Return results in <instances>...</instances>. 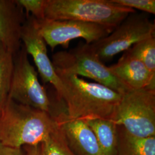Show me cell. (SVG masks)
Here are the masks:
<instances>
[{
  "label": "cell",
  "mask_w": 155,
  "mask_h": 155,
  "mask_svg": "<svg viewBox=\"0 0 155 155\" xmlns=\"http://www.w3.org/2000/svg\"><path fill=\"white\" fill-rule=\"evenodd\" d=\"M62 83L59 100L74 119L111 120L122 95L98 83L87 82L71 74L56 72Z\"/></svg>",
  "instance_id": "obj_1"
},
{
  "label": "cell",
  "mask_w": 155,
  "mask_h": 155,
  "mask_svg": "<svg viewBox=\"0 0 155 155\" xmlns=\"http://www.w3.org/2000/svg\"><path fill=\"white\" fill-rule=\"evenodd\" d=\"M58 124L44 111L18 104L8 98L1 108L0 143L15 148L40 145Z\"/></svg>",
  "instance_id": "obj_2"
},
{
  "label": "cell",
  "mask_w": 155,
  "mask_h": 155,
  "mask_svg": "<svg viewBox=\"0 0 155 155\" xmlns=\"http://www.w3.org/2000/svg\"><path fill=\"white\" fill-rule=\"evenodd\" d=\"M134 9L111 0H45V18L75 20L99 24L114 29Z\"/></svg>",
  "instance_id": "obj_3"
},
{
  "label": "cell",
  "mask_w": 155,
  "mask_h": 155,
  "mask_svg": "<svg viewBox=\"0 0 155 155\" xmlns=\"http://www.w3.org/2000/svg\"><path fill=\"white\" fill-rule=\"evenodd\" d=\"M52 63L56 72L89 78L121 95L132 90L111 72L90 44L81 43L69 51L56 52L52 56Z\"/></svg>",
  "instance_id": "obj_4"
},
{
  "label": "cell",
  "mask_w": 155,
  "mask_h": 155,
  "mask_svg": "<svg viewBox=\"0 0 155 155\" xmlns=\"http://www.w3.org/2000/svg\"><path fill=\"white\" fill-rule=\"evenodd\" d=\"M111 121L134 136H155V90H131L122 95Z\"/></svg>",
  "instance_id": "obj_5"
},
{
  "label": "cell",
  "mask_w": 155,
  "mask_h": 155,
  "mask_svg": "<svg viewBox=\"0 0 155 155\" xmlns=\"http://www.w3.org/2000/svg\"><path fill=\"white\" fill-rule=\"evenodd\" d=\"M155 23L145 13L130 14L108 36L90 44L101 61L126 51L144 39L155 36Z\"/></svg>",
  "instance_id": "obj_6"
},
{
  "label": "cell",
  "mask_w": 155,
  "mask_h": 155,
  "mask_svg": "<svg viewBox=\"0 0 155 155\" xmlns=\"http://www.w3.org/2000/svg\"><path fill=\"white\" fill-rule=\"evenodd\" d=\"M28 55L22 45L14 55V69L8 98L18 104L51 114V100L40 83L38 73L30 63Z\"/></svg>",
  "instance_id": "obj_7"
},
{
  "label": "cell",
  "mask_w": 155,
  "mask_h": 155,
  "mask_svg": "<svg viewBox=\"0 0 155 155\" xmlns=\"http://www.w3.org/2000/svg\"><path fill=\"white\" fill-rule=\"evenodd\" d=\"M34 21L39 33L52 50L62 45L67 48L70 41L82 38L91 44L105 38L114 30L99 24L75 20H52L47 18Z\"/></svg>",
  "instance_id": "obj_8"
},
{
  "label": "cell",
  "mask_w": 155,
  "mask_h": 155,
  "mask_svg": "<svg viewBox=\"0 0 155 155\" xmlns=\"http://www.w3.org/2000/svg\"><path fill=\"white\" fill-rule=\"evenodd\" d=\"M21 41L28 54L32 56L38 72L45 83H50L55 90L57 97L62 91V83L48 56L47 44L39 33L31 15L26 16L22 25Z\"/></svg>",
  "instance_id": "obj_9"
},
{
  "label": "cell",
  "mask_w": 155,
  "mask_h": 155,
  "mask_svg": "<svg viewBox=\"0 0 155 155\" xmlns=\"http://www.w3.org/2000/svg\"><path fill=\"white\" fill-rule=\"evenodd\" d=\"M75 155H102L97 140L84 120L74 119L64 111L52 114Z\"/></svg>",
  "instance_id": "obj_10"
},
{
  "label": "cell",
  "mask_w": 155,
  "mask_h": 155,
  "mask_svg": "<svg viewBox=\"0 0 155 155\" xmlns=\"http://www.w3.org/2000/svg\"><path fill=\"white\" fill-rule=\"evenodd\" d=\"M26 20L17 0H0V43L15 55L21 47V29Z\"/></svg>",
  "instance_id": "obj_11"
},
{
  "label": "cell",
  "mask_w": 155,
  "mask_h": 155,
  "mask_svg": "<svg viewBox=\"0 0 155 155\" xmlns=\"http://www.w3.org/2000/svg\"><path fill=\"white\" fill-rule=\"evenodd\" d=\"M108 67L118 79L132 90H155V75L138 59L126 52L116 64Z\"/></svg>",
  "instance_id": "obj_12"
},
{
  "label": "cell",
  "mask_w": 155,
  "mask_h": 155,
  "mask_svg": "<svg viewBox=\"0 0 155 155\" xmlns=\"http://www.w3.org/2000/svg\"><path fill=\"white\" fill-rule=\"evenodd\" d=\"M117 155H155V136L139 137L117 125Z\"/></svg>",
  "instance_id": "obj_13"
},
{
  "label": "cell",
  "mask_w": 155,
  "mask_h": 155,
  "mask_svg": "<svg viewBox=\"0 0 155 155\" xmlns=\"http://www.w3.org/2000/svg\"><path fill=\"white\" fill-rule=\"evenodd\" d=\"M93 131L102 155H117V125L109 120L95 119L85 121Z\"/></svg>",
  "instance_id": "obj_14"
},
{
  "label": "cell",
  "mask_w": 155,
  "mask_h": 155,
  "mask_svg": "<svg viewBox=\"0 0 155 155\" xmlns=\"http://www.w3.org/2000/svg\"><path fill=\"white\" fill-rule=\"evenodd\" d=\"M14 55L0 43V108L8 98L14 69Z\"/></svg>",
  "instance_id": "obj_15"
},
{
  "label": "cell",
  "mask_w": 155,
  "mask_h": 155,
  "mask_svg": "<svg viewBox=\"0 0 155 155\" xmlns=\"http://www.w3.org/2000/svg\"><path fill=\"white\" fill-rule=\"evenodd\" d=\"M125 52L138 59L150 72L155 75V36L139 41Z\"/></svg>",
  "instance_id": "obj_16"
},
{
  "label": "cell",
  "mask_w": 155,
  "mask_h": 155,
  "mask_svg": "<svg viewBox=\"0 0 155 155\" xmlns=\"http://www.w3.org/2000/svg\"><path fill=\"white\" fill-rule=\"evenodd\" d=\"M41 155H75L67 142L64 134L58 127L40 144Z\"/></svg>",
  "instance_id": "obj_17"
},
{
  "label": "cell",
  "mask_w": 155,
  "mask_h": 155,
  "mask_svg": "<svg viewBox=\"0 0 155 155\" xmlns=\"http://www.w3.org/2000/svg\"><path fill=\"white\" fill-rule=\"evenodd\" d=\"M17 2L25 11V15L31 16L37 20L45 18V0H17Z\"/></svg>",
  "instance_id": "obj_18"
},
{
  "label": "cell",
  "mask_w": 155,
  "mask_h": 155,
  "mask_svg": "<svg viewBox=\"0 0 155 155\" xmlns=\"http://www.w3.org/2000/svg\"><path fill=\"white\" fill-rule=\"evenodd\" d=\"M120 5L131 9H137L145 13L155 15V0H111Z\"/></svg>",
  "instance_id": "obj_19"
},
{
  "label": "cell",
  "mask_w": 155,
  "mask_h": 155,
  "mask_svg": "<svg viewBox=\"0 0 155 155\" xmlns=\"http://www.w3.org/2000/svg\"><path fill=\"white\" fill-rule=\"evenodd\" d=\"M0 155H26L23 148H15L0 143Z\"/></svg>",
  "instance_id": "obj_20"
},
{
  "label": "cell",
  "mask_w": 155,
  "mask_h": 155,
  "mask_svg": "<svg viewBox=\"0 0 155 155\" xmlns=\"http://www.w3.org/2000/svg\"><path fill=\"white\" fill-rule=\"evenodd\" d=\"M26 155H41L40 145L33 146H25L22 148Z\"/></svg>",
  "instance_id": "obj_21"
},
{
  "label": "cell",
  "mask_w": 155,
  "mask_h": 155,
  "mask_svg": "<svg viewBox=\"0 0 155 155\" xmlns=\"http://www.w3.org/2000/svg\"><path fill=\"white\" fill-rule=\"evenodd\" d=\"M0 115H1V108H0Z\"/></svg>",
  "instance_id": "obj_22"
}]
</instances>
